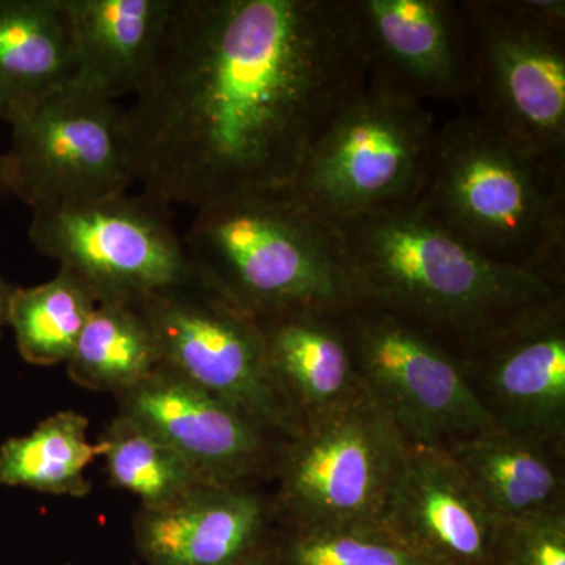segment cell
Instances as JSON below:
<instances>
[{
    "instance_id": "obj_1",
    "label": "cell",
    "mask_w": 565,
    "mask_h": 565,
    "mask_svg": "<svg viewBox=\"0 0 565 565\" xmlns=\"http://www.w3.org/2000/svg\"><path fill=\"white\" fill-rule=\"evenodd\" d=\"M367 81L349 0H173L126 109L137 182L195 210L288 189Z\"/></svg>"
},
{
    "instance_id": "obj_2",
    "label": "cell",
    "mask_w": 565,
    "mask_h": 565,
    "mask_svg": "<svg viewBox=\"0 0 565 565\" xmlns=\"http://www.w3.org/2000/svg\"><path fill=\"white\" fill-rule=\"evenodd\" d=\"M351 307L397 316L460 356L564 302V285L504 266L418 202L332 226Z\"/></svg>"
},
{
    "instance_id": "obj_3",
    "label": "cell",
    "mask_w": 565,
    "mask_h": 565,
    "mask_svg": "<svg viewBox=\"0 0 565 565\" xmlns=\"http://www.w3.org/2000/svg\"><path fill=\"white\" fill-rule=\"evenodd\" d=\"M438 225L493 262L565 282V169L476 111L438 128L418 200Z\"/></svg>"
},
{
    "instance_id": "obj_4",
    "label": "cell",
    "mask_w": 565,
    "mask_h": 565,
    "mask_svg": "<svg viewBox=\"0 0 565 565\" xmlns=\"http://www.w3.org/2000/svg\"><path fill=\"white\" fill-rule=\"evenodd\" d=\"M182 241L196 280L255 318L351 307L332 226L288 189L206 204Z\"/></svg>"
},
{
    "instance_id": "obj_5",
    "label": "cell",
    "mask_w": 565,
    "mask_h": 565,
    "mask_svg": "<svg viewBox=\"0 0 565 565\" xmlns=\"http://www.w3.org/2000/svg\"><path fill=\"white\" fill-rule=\"evenodd\" d=\"M437 134L426 103L370 77L288 191L330 226L414 204L429 181Z\"/></svg>"
},
{
    "instance_id": "obj_6",
    "label": "cell",
    "mask_w": 565,
    "mask_h": 565,
    "mask_svg": "<svg viewBox=\"0 0 565 565\" xmlns=\"http://www.w3.org/2000/svg\"><path fill=\"white\" fill-rule=\"evenodd\" d=\"M407 445L366 388L305 424L282 441L277 457L281 526L379 523Z\"/></svg>"
},
{
    "instance_id": "obj_7",
    "label": "cell",
    "mask_w": 565,
    "mask_h": 565,
    "mask_svg": "<svg viewBox=\"0 0 565 565\" xmlns=\"http://www.w3.org/2000/svg\"><path fill=\"white\" fill-rule=\"evenodd\" d=\"M478 44L476 114L565 169L564 0H462Z\"/></svg>"
},
{
    "instance_id": "obj_8",
    "label": "cell",
    "mask_w": 565,
    "mask_h": 565,
    "mask_svg": "<svg viewBox=\"0 0 565 565\" xmlns=\"http://www.w3.org/2000/svg\"><path fill=\"white\" fill-rule=\"evenodd\" d=\"M29 239L99 303L134 305L193 277L169 204L145 192L33 211Z\"/></svg>"
},
{
    "instance_id": "obj_9",
    "label": "cell",
    "mask_w": 565,
    "mask_h": 565,
    "mask_svg": "<svg viewBox=\"0 0 565 565\" xmlns=\"http://www.w3.org/2000/svg\"><path fill=\"white\" fill-rule=\"evenodd\" d=\"M2 180L32 211L129 192L126 109L77 84L62 88L11 122Z\"/></svg>"
},
{
    "instance_id": "obj_10",
    "label": "cell",
    "mask_w": 565,
    "mask_h": 565,
    "mask_svg": "<svg viewBox=\"0 0 565 565\" xmlns=\"http://www.w3.org/2000/svg\"><path fill=\"white\" fill-rule=\"evenodd\" d=\"M364 388L405 441L448 446L498 430L465 375L462 356L433 334L370 307L343 313Z\"/></svg>"
},
{
    "instance_id": "obj_11",
    "label": "cell",
    "mask_w": 565,
    "mask_h": 565,
    "mask_svg": "<svg viewBox=\"0 0 565 565\" xmlns=\"http://www.w3.org/2000/svg\"><path fill=\"white\" fill-rule=\"evenodd\" d=\"M161 364L232 404L282 441L299 433L275 388L255 316L191 280L140 300Z\"/></svg>"
},
{
    "instance_id": "obj_12",
    "label": "cell",
    "mask_w": 565,
    "mask_h": 565,
    "mask_svg": "<svg viewBox=\"0 0 565 565\" xmlns=\"http://www.w3.org/2000/svg\"><path fill=\"white\" fill-rule=\"evenodd\" d=\"M349 9L370 77L423 103L473 98L478 44L463 2L349 0Z\"/></svg>"
},
{
    "instance_id": "obj_13",
    "label": "cell",
    "mask_w": 565,
    "mask_h": 565,
    "mask_svg": "<svg viewBox=\"0 0 565 565\" xmlns=\"http://www.w3.org/2000/svg\"><path fill=\"white\" fill-rule=\"evenodd\" d=\"M120 397L122 416L161 437L211 484L245 486L270 460V434L163 364Z\"/></svg>"
},
{
    "instance_id": "obj_14",
    "label": "cell",
    "mask_w": 565,
    "mask_h": 565,
    "mask_svg": "<svg viewBox=\"0 0 565 565\" xmlns=\"http://www.w3.org/2000/svg\"><path fill=\"white\" fill-rule=\"evenodd\" d=\"M462 364L498 430L565 444V300L462 356Z\"/></svg>"
},
{
    "instance_id": "obj_15",
    "label": "cell",
    "mask_w": 565,
    "mask_h": 565,
    "mask_svg": "<svg viewBox=\"0 0 565 565\" xmlns=\"http://www.w3.org/2000/svg\"><path fill=\"white\" fill-rule=\"evenodd\" d=\"M500 523L445 446L412 444L379 520L434 565H494Z\"/></svg>"
},
{
    "instance_id": "obj_16",
    "label": "cell",
    "mask_w": 565,
    "mask_h": 565,
    "mask_svg": "<svg viewBox=\"0 0 565 565\" xmlns=\"http://www.w3.org/2000/svg\"><path fill=\"white\" fill-rule=\"evenodd\" d=\"M269 511L245 486L199 484L141 508L136 542L148 565H239L266 544Z\"/></svg>"
},
{
    "instance_id": "obj_17",
    "label": "cell",
    "mask_w": 565,
    "mask_h": 565,
    "mask_svg": "<svg viewBox=\"0 0 565 565\" xmlns=\"http://www.w3.org/2000/svg\"><path fill=\"white\" fill-rule=\"evenodd\" d=\"M343 313L292 310L256 318L270 379L300 429L363 392Z\"/></svg>"
},
{
    "instance_id": "obj_18",
    "label": "cell",
    "mask_w": 565,
    "mask_h": 565,
    "mask_svg": "<svg viewBox=\"0 0 565 565\" xmlns=\"http://www.w3.org/2000/svg\"><path fill=\"white\" fill-rule=\"evenodd\" d=\"M73 41L74 84L117 102L150 76L173 0H62Z\"/></svg>"
},
{
    "instance_id": "obj_19",
    "label": "cell",
    "mask_w": 565,
    "mask_h": 565,
    "mask_svg": "<svg viewBox=\"0 0 565 565\" xmlns=\"http://www.w3.org/2000/svg\"><path fill=\"white\" fill-rule=\"evenodd\" d=\"M445 448L500 522L565 505V444L492 430Z\"/></svg>"
},
{
    "instance_id": "obj_20",
    "label": "cell",
    "mask_w": 565,
    "mask_h": 565,
    "mask_svg": "<svg viewBox=\"0 0 565 565\" xmlns=\"http://www.w3.org/2000/svg\"><path fill=\"white\" fill-rule=\"evenodd\" d=\"M74 79L62 0H0V120L11 125Z\"/></svg>"
},
{
    "instance_id": "obj_21",
    "label": "cell",
    "mask_w": 565,
    "mask_h": 565,
    "mask_svg": "<svg viewBox=\"0 0 565 565\" xmlns=\"http://www.w3.org/2000/svg\"><path fill=\"white\" fill-rule=\"evenodd\" d=\"M88 422L73 411L43 419L24 437L0 446V486L35 492L84 497L90 492L85 468L103 456L102 441L87 440Z\"/></svg>"
},
{
    "instance_id": "obj_22",
    "label": "cell",
    "mask_w": 565,
    "mask_h": 565,
    "mask_svg": "<svg viewBox=\"0 0 565 565\" xmlns=\"http://www.w3.org/2000/svg\"><path fill=\"white\" fill-rule=\"evenodd\" d=\"M161 364L150 326L136 305L98 303L68 360V373L85 388H132Z\"/></svg>"
},
{
    "instance_id": "obj_23",
    "label": "cell",
    "mask_w": 565,
    "mask_h": 565,
    "mask_svg": "<svg viewBox=\"0 0 565 565\" xmlns=\"http://www.w3.org/2000/svg\"><path fill=\"white\" fill-rule=\"evenodd\" d=\"M98 303L92 289L66 267L43 285L14 288L9 326L22 359L36 366L68 363Z\"/></svg>"
},
{
    "instance_id": "obj_24",
    "label": "cell",
    "mask_w": 565,
    "mask_h": 565,
    "mask_svg": "<svg viewBox=\"0 0 565 565\" xmlns=\"http://www.w3.org/2000/svg\"><path fill=\"white\" fill-rule=\"evenodd\" d=\"M102 444L111 484L137 494L143 509L170 503L206 482L172 446L126 416L111 423Z\"/></svg>"
},
{
    "instance_id": "obj_25",
    "label": "cell",
    "mask_w": 565,
    "mask_h": 565,
    "mask_svg": "<svg viewBox=\"0 0 565 565\" xmlns=\"http://www.w3.org/2000/svg\"><path fill=\"white\" fill-rule=\"evenodd\" d=\"M266 548L277 565H434L384 526H282Z\"/></svg>"
},
{
    "instance_id": "obj_26",
    "label": "cell",
    "mask_w": 565,
    "mask_h": 565,
    "mask_svg": "<svg viewBox=\"0 0 565 565\" xmlns=\"http://www.w3.org/2000/svg\"><path fill=\"white\" fill-rule=\"evenodd\" d=\"M494 565H565V505L501 522Z\"/></svg>"
},
{
    "instance_id": "obj_27",
    "label": "cell",
    "mask_w": 565,
    "mask_h": 565,
    "mask_svg": "<svg viewBox=\"0 0 565 565\" xmlns=\"http://www.w3.org/2000/svg\"><path fill=\"white\" fill-rule=\"evenodd\" d=\"M14 288H17V286L10 285V282L0 275V338H2L3 329L9 326L10 299Z\"/></svg>"
},
{
    "instance_id": "obj_28",
    "label": "cell",
    "mask_w": 565,
    "mask_h": 565,
    "mask_svg": "<svg viewBox=\"0 0 565 565\" xmlns=\"http://www.w3.org/2000/svg\"><path fill=\"white\" fill-rule=\"evenodd\" d=\"M239 565H277V563H275L274 557L270 556L269 550H267L266 544H264L258 552L253 553L252 556H248L247 559Z\"/></svg>"
},
{
    "instance_id": "obj_29",
    "label": "cell",
    "mask_w": 565,
    "mask_h": 565,
    "mask_svg": "<svg viewBox=\"0 0 565 565\" xmlns=\"http://www.w3.org/2000/svg\"><path fill=\"white\" fill-rule=\"evenodd\" d=\"M0 195H6V188H3L2 180V154H0Z\"/></svg>"
}]
</instances>
